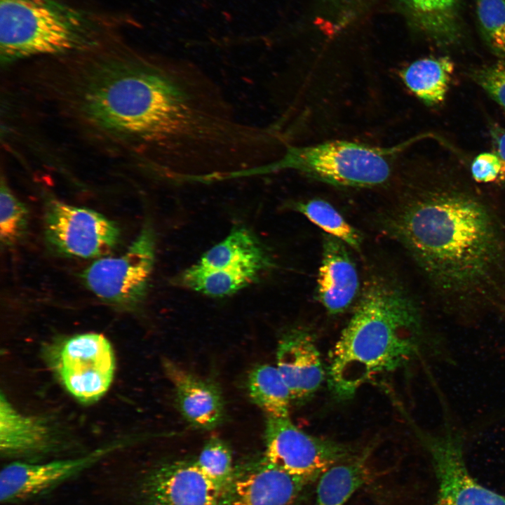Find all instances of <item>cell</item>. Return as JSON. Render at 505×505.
<instances>
[{"mask_svg": "<svg viewBox=\"0 0 505 505\" xmlns=\"http://www.w3.org/2000/svg\"><path fill=\"white\" fill-rule=\"evenodd\" d=\"M75 90V107L90 126L137 146L161 172L194 167L220 132L217 87L193 66L104 56L86 65Z\"/></svg>", "mask_w": 505, "mask_h": 505, "instance_id": "1", "label": "cell"}, {"mask_svg": "<svg viewBox=\"0 0 505 505\" xmlns=\"http://www.w3.org/2000/svg\"><path fill=\"white\" fill-rule=\"evenodd\" d=\"M384 225L432 284L450 295L483 289L502 260L492 215L476 196L458 189L428 190L396 209Z\"/></svg>", "mask_w": 505, "mask_h": 505, "instance_id": "2", "label": "cell"}, {"mask_svg": "<svg viewBox=\"0 0 505 505\" xmlns=\"http://www.w3.org/2000/svg\"><path fill=\"white\" fill-rule=\"evenodd\" d=\"M420 310L393 281L371 278L330 354L328 379L341 399L376 376L405 365L423 345Z\"/></svg>", "mask_w": 505, "mask_h": 505, "instance_id": "3", "label": "cell"}, {"mask_svg": "<svg viewBox=\"0 0 505 505\" xmlns=\"http://www.w3.org/2000/svg\"><path fill=\"white\" fill-rule=\"evenodd\" d=\"M99 28L90 14L57 0H0L1 62L88 49Z\"/></svg>", "mask_w": 505, "mask_h": 505, "instance_id": "4", "label": "cell"}, {"mask_svg": "<svg viewBox=\"0 0 505 505\" xmlns=\"http://www.w3.org/2000/svg\"><path fill=\"white\" fill-rule=\"evenodd\" d=\"M408 143L389 148L344 140L312 146L288 144L277 159L243 172L237 179L291 170L332 185L375 187L387 181L391 156Z\"/></svg>", "mask_w": 505, "mask_h": 505, "instance_id": "5", "label": "cell"}, {"mask_svg": "<svg viewBox=\"0 0 505 505\" xmlns=\"http://www.w3.org/2000/svg\"><path fill=\"white\" fill-rule=\"evenodd\" d=\"M155 234L144 224L124 254L95 260L83 273V281L97 297L123 308H134L145 298L155 259Z\"/></svg>", "mask_w": 505, "mask_h": 505, "instance_id": "6", "label": "cell"}, {"mask_svg": "<svg viewBox=\"0 0 505 505\" xmlns=\"http://www.w3.org/2000/svg\"><path fill=\"white\" fill-rule=\"evenodd\" d=\"M48 358L63 386L79 401L95 402L111 386L115 356L109 341L101 334L65 338L50 348Z\"/></svg>", "mask_w": 505, "mask_h": 505, "instance_id": "7", "label": "cell"}, {"mask_svg": "<svg viewBox=\"0 0 505 505\" xmlns=\"http://www.w3.org/2000/svg\"><path fill=\"white\" fill-rule=\"evenodd\" d=\"M412 428L428 452L437 478L433 505H505V495L481 485L469 473L464 457V437L445 417L440 433Z\"/></svg>", "mask_w": 505, "mask_h": 505, "instance_id": "8", "label": "cell"}, {"mask_svg": "<svg viewBox=\"0 0 505 505\" xmlns=\"http://www.w3.org/2000/svg\"><path fill=\"white\" fill-rule=\"evenodd\" d=\"M264 440L268 462L314 483L328 468L355 454L346 445L307 433L289 417L267 416Z\"/></svg>", "mask_w": 505, "mask_h": 505, "instance_id": "9", "label": "cell"}, {"mask_svg": "<svg viewBox=\"0 0 505 505\" xmlns=\"http://www.w3.org/2000/svg\"><path fill=\"white\" fill-rule=\"evenodd\" d=\"M44 227L46 240L54 250L81 258L107 255L120 238L117 225L103 215L57 199L46 203Z\"/></svg>", "mask_w": 505, "mask_h": 505, "instance_id": "10", "label": "cell"}, {"mask_svg": "<svg viewBox=\"0 0 505 505\" xmlns=\"http://www.w3.org/2000/svg\"><path fill=\"white\" fill-rule=\"evenodd\" d=\"M314 484L263 457L234 469L222 491L218 505H302Z\"/></svg>", "mask_w": 505, "mask_h": 505, "instance_id": "11", "label": "cell"}, {"mask_svg": "<svg viewBox=\"0 0 505 505\" xmlns=\"http://www.w3.org/2000/svg\"><path fill=\"white\" fill-rule=\"evenodd\" d=\"M222 487L194 462L168 463L140 480V505H218Z\"/></svg>", "mask_w": 505, "mask_h": 505, "instance_id": "12", "label": "cell"}, {"mask_svg": "<svg viewBox=\"0 0 505 505\" xmlns=\"http://www.w3.org/2000/svg\"><path fill=\"white\" fill-rule=\"evenodd\" d=\"M116 448L114 445L105 446L83 456L43 463L12 462L0 473V501L15 503L46 494Z\"/></svg>", "mask_w": 505, "mask_h": 505, "instance_id": "13", "label": "cell"}, {"mask_svg": "<svg viewBox=\"0 0 505 505\" xmlns=\"http://www.w3.org/2000/svg\"><path fill=\"white\" fill-rule=\"evenodd\" d=\"M276 367L287 384L292 400L310 398L325 379L319 351L311 333L292 328L281 337L276 349Z\"/></svg>", "mask_w": 505, "mask_h": 505, "instance_id": "14", "label": "cell"}, {"mask_svg": "<svg viewBox=\"0 0 505 505\" xmlns=\"http://www.w3.org/2000/svg\"><path fill=\"white\" fill-rule=\"evenodd\" d=\"M163 367L174 387L178 409L191 426L209 430L223 421V398L214 383L191 374L169 359L163 360Z\"/></svg>", "mask_w": 505, "mask_h": 505, "instance_id": "15", "label": "cell"}, {"mask_svg": "<svg viewBox=\"0 0 505 505\" xmlns=\"http://www.w3.org/2000/svg\"><path fill=\"white\" fill-rule=\"evenodd\" d=\"M346 245L332 236H323L316 294L321 304L331 314L349 308L359 290L358 272Z\"/></svg>", "mask_w": 505, "mask_h": 505, "instance_id": "16", "label": "cell"}, {"mask_svg": "<svg viewBox=\"0 0 505 505\" xmlns=\"http://www.w3.org/2000/svg\"><path fill=\"white\" fill-rule=\"evenodd\" d=\"M52 433L44 421L19 412L1 393L0 452L10 459L39 457L53 447Z\"/></svg>", "mask_w": 505, "mask_h": 505, "instance_id": "17", "label": "cell"}, {"mask_svg": "<svg viewBox=\"0 0 505 505\" xmlns=\"http://www.w3.org/2000/svg\"><path fill=\"white\" fill-rule=\"evenodd\" d=\"M198 263L209 268L241 269L262 274L274 262L251 231L236 227L220 242L205 252Z\"/></svg>", "mask_w": 505, "mask_h": 505, "instance_id": "18", "label": "cell"}, {"mask_svg": "<svg viewBox=\"0 0 505 505\" xmlns=\"http://www.w3.org/2000/svg\"><path fill=\"white\" fill-rule=\"evenodd\" d=\"M416 25L438 45L456 44L462 36L459 0H399Z\"/></svg>", "mask_w": 505, "mask_h": 505, "instance_id": "19", "label": "cell"}, {"mask_svg": "<svg viewBox=\"0 0 505 505\" xmlns=\"http://www.w3.org/2000/svg\"><path fill=\"white\" fill-rule=\"evenodd\" d=\"M368 453L353 456L325 470L316 483L315 505H344L370 477Z\"/></svg>", "mask_w": 505, "mask_h": 505, "instance_id": "20", "label": "cell"}, {"mask_svg": "<svg viewBox=\"0 0 505 505\" xmlns=\"http://www.w3.org/2000/svg\"><path fill=\"white\" fill-rule=\"evenodd\" d=\"M454 69L447 56L417 60L399 72L405 85L428 106L441 104L446 97Z\"/></svg>", "mask_w": 505, "mask_h": 505, "instance_id": "21", "label": "cell"}, {"mask_svg": "<svg viewBox=\"0 0 505 505\" xmlns=\"http://www.w3.org/2000/svg\"><path fill=\"white\" fill-rule=\"evenodd\" d=\"M260 274L253 271L209 268L197 262L182 271L176 281L193 291L219 298L250 285Z\"/></svg>", "mask_w": 505, "mask_h": 505, "instance_id": "22", "label": "cell"}, {"mask_svg": "<svg viewBox=\"0 0 505 505\" xmlns=\"http://www.w3.org/2000/svg\"><path fill=\"white\" fill-rule=\"evenodd\" d=\"M247 390L252 402L267 416L289 417L291 396L276 366L261 364L254 367L248 376Z\"/></svg>", "mask_w": 505, "mask_h": 505, "instance_id": "23", "label": "cell"}, {"mask_svg": "<svg viewBox=\"0 0 505 505\" xmlns=\"http://www.w3.org/2000/svg\"><path fill=\"white\" fill-rule=\"evenodd\" d=\"M295 208L327 234L357 250L360 249L362 239L359 232L328 201L314 198L297 203Z\"/></svg>", "mask_w": 505, "mask_h": 505, "instance_id": "24", "label": "cell"}, {"mask_svg": "<svg viewBox=\"0 0 505 505\" xmlns=\"http://www.w3.org/2000/svg\"><path fill=\"white\" fill-rule=\"evenodd\" d=\"M476 15L485 44L505 59V0H476Z\"/></svg>", "mask_w": 505, "mask_h": 505, "instance_id": "25", "label": "cell"}, {"mask_svg": "<svg viewBox=\"0 0 505 505\" xmlns=\"http://www.w3.org/2000/svg\"><path fill=\"white\" fill-rule=\"evenodd\" d=\"M28 224L26 206L13 194L2 178L0 189V238L11 245L25 234Z\"/></svg>", "mask_w": 505, "mask_h": 505, "instance_id": "26", "label": "cell"}, {"mask_svg": "<svg viewBox=\"0 0 505 505\" xmlns=\"http://www.w3.org/2000/svg\"><path fill=\"white\" fill-rule=\"evenodd\" d=\"M200 469L222 487L231 478L235 468L228 445L218 437H211L195 460Z\"/></svg>", "mask_w": 505, "mask_h": 505, "instance_id": "27", "label": "cell"}, {"mask_svg": "<svg viewBox=\"0 0 505 505\" xmlns=\"http://www.w3.org/2000/svg\"><path fill=\"white\" fill-rule=\"evenodd\" d=\"M471 78L505 109V60L473 69Z\"/></svg>", "mask_w": 505, "mask_h": 505, "instance_id": "28", "label": "cell"}, {"mask_svg": "<svg viewBox=\"0 0 505 505\" xmlns=\"http://www.w3.org/2000/svg\"><path fill=\"white\" fill-rule=\"evenodd\" d=\"M501 163L496 154L483 152L476 156L470 167L471 177L478 183H499Z\"/></svg>", "mask_w": 505, "mask_h": 505, "instance_id": "29", "label": "cell"}, {"mask_svg": "<svg viewBox=\"0 0 505 505\" xmlns=\"http://www.w3.org/2000/svg\"><path fill=\"white\" fill-rule=\"evenodd\" d=\"M489 133L493 147V152L501 163L499 184L505 183V128L495 122H489Z\"/></svg>", "mask_w": 505, "mask_h": 505, "instance_id": "30", "label": "cell"}]
</instances>
